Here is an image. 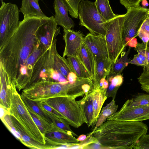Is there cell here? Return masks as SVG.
<instances>
[{"instance_id": "obj_20", "label": "cell", "mask_w": 149, "mask_h": 149, "mask_svg": "<svg viewBox=\"0 0 149 149\" xmlns=\"http://www.w3.org/2000/svg\"><path fill=\"white\" fill-rule=\"evenodd\" d=\"M92 96L94 110V123L95 125L102 108L106 100V91L99 88H93L90 91Z\"/></svg>"}, {"instance_id": "obj_4", "label": "cell", "mask_w": 149, "mask_h": 149, "mask_svg": "<svg viewBox=\"0 0 149 149\" xmlns=\"http://www.w3.org/2000/svg\"><path fill=\"white\" fill-rule=\"evenodd\" d=\"M10 98V114L20 122L33 139L41 144H46L44 135L34 122L15 85L13 87Z\"/></svg>"}, {"instance_id": "obj_3", "label": "cell", "mask_w": 149, "mask_h": 149, "mask_svg": "<svg viewBox=\"0 0 149 149\" xmlns=\"http://www.w3.org/2000/svg\"><path fill=\"white\" fill-rule=\"evenodd\" d=\"M72 87L70 83L40 81L32 84L22 90L21 95L35 102L45 101L61 96L70 97Z\"/></svg>"}, {"instance_id": "obj_40", "label": "cell", "mask_w": 149, "mask_h": 149, "mask_svg": "<svg viewBox=\"0 0 149 149\" xmlns=\"http://www.w3.org/2000/svg\"><path fill=\"white\" fill-rule=\"evenodd\" d=\"M81 0H64L66 2H69L73 6H78Z\"/></svg>"}, {"instance_id": "obj_25", "label": "cell", "mask_w": 149, "mask_h": 149, "mask_svg": "<svg viewBox=\"0 0 149 149\" xmlns=\"http://www.w3.org/2000/svg\"><path fill=\"white\" fill-rule=\"evenodd\" d=\"M131 47H129L127 51H123L120 55V57L118 58L114 63H113L109 74L113 75L121 74L124 68L129 64L130 61L128 58Z\"/></svg>"}, {"instance_id": "obj_19", "label": "cell", "mask_w": 149, "mask_h": 149, "mask_svg": "<svg viewBox=\"0 0 149 149\" xmlns=\"http://www.w3.org/2000/svg\"><path fill=\"white\" fill-rule=\"evenodd\" d=\"M113 63L109 58L100 60L96 62V73L93 81V88H99L101 79L106 78L109 74Z\"/></svg>"}, {"instance_id": "obj_22", "label": "cell", "mask_w": 149, "mask_h": 149, "mask_svg": "<svg viewBox=\"0 0 149 149\" xmlns=\"http://www.w3.org/2000/svg\"><path fill=\"white\" fill-rule=\"evenodd\" d=\"M67 59L72 71L78 77L92 79L91 76L83 62L79 58L75 56H67Z\"/></svg>"}, {"instance_id": "obj_5", "label": "cell", "mask_w": 149, "mask_h": 149, "mask_svg": "<svg viewBox=\"0 0 149 149\" xmlns=\"http://www.w3.org/2000/svg\"><path fill=\"white\" fill-rule=\"evenodd\" d=\"M68 96L55 97L44 101L61 113L69 124L78 128L87 121L79 100Z\"/></svg>"}, {"instance_id": "obj_13", "label": "cell", "mask_w": 149, "mask_h": 149, "mask_svg": "<svg viewBox=\"0 0 149 149\" xmlns=\"http://www.w3.org/2000/svg\"><path fill=\"white\" fill-rule=\"evenodd\" d=\"M54 17H49L47 21L38 28L37 33L41 43L45 47L49 48L56 37L60 34V27H58Z\"/></svg>"}, {"instance_id": "obj_37", "label": "cell", "mask_w": 149, "mask_h": 149, "mask_svg": "<svg viewBox=\"0 0 149 149\" xmlns=\"http://www.w3.org/2000/svg\"><path fill=\"white\" fill-rule=\"evenodd\" d=\"M129 64H131L139 66H143L145 68L146 65L139 57L137 54L134 56L133 58L130 60Z\"/></svg>"}, {"instance_id": "obj_23", "label": "cell", "mask_w": 149, "mask_h": 149, "mask_svg": "<svg viewBox=\"0 0 149 149\" xmlns=\"http://www.w3.org/2000/svg\"><path fill=\"white\" fill-rule=\"evenodd\" d=\"M82 105L87 121L88 127L95 126L94 123V110L91 95L89 92L84 95L79 100Z\"/></svg>"}, {"instance_id": "obj_16", "label": "cell", "mask_w": 149, "mask_h": 149, "mask_svg": "<svg viewBox=\"0 0 149 149\" xmlns=\"http://www.w3.org/2000/svg\"><path fill=\"white\" fill-rule=\"evenodd\" d=\"M0 105L9 111L11 106L10 98L13 84L7 73L0 66Z\"/></svg>"}, {"instance_id": "obj_46", "label": "cell", "mask_w": 149, "mask_h": 149, "mask_svg": "<svg viewBox=\"0 0 149 149\" xmlns=\"http://www.w3.org/2000/svg\"><path fill=\"white\" fill-rule=\"evenodd\" d=\"M148 45L149 46V41H148Z\"/></svg>"}, {"instance_id": "obj_34", "label": "cell", "mask_w": 149, "mask_h": 149, "mask_svg": "<svg viewBox=\"0 0 149 149\" xmlns=\"http://www.w3.org/2000/svg\"><path fill=\"white\" fill-rule=\"evenodd\" d=\"M98 143H99L97 139L89 133L85 140L79 143V148H87L90 145Z\"/></svg>"}, {"instance_id": "obj_42", "label": "cell", "mask_w": 149, "mask_h": 149, "mask_svg": "<svg viewBox=\"0 0 149 149\" xmlns=\"http://www.w3.org/2000/svg\"><path fill=\"white\" fill-rule=\"evenodd\" d=\"M142 7L144 8H146L149 5L147 0H143L141 1Z\"/></svg>"}, {"instance_id": "obj_17", "label": "cell", "mask_w": 149, "mask_h": 149, "mask_svg": "<svg viewBox=\"0 0 149 149\" xmlns=\"http://www.w3.org/2000/svg\"><path fill=\"white\" fill-rule=\"evenodd\" d=\"M10 116L15 127L21 137V142L22 143L26 146L31 148L50 149L47 144H41L33 139L25 130L20 122L14 116L11 115Z\"/></svg>"}, {"instance_id": "obj_6", "label": "cell", "mask_w": 149, "mask_h": 149, "mask_svg": "<svg viewBox=\"0 0 149 149\" xmlns=\"http://www.w3.org/2000/svg\"><path fill=\"white\" fill-rule=\"evenodd\" d=\"M125 14L117 15L113 19L106 22L105 36L109 58L114 63L123 51L125 45L123 37V27Z\"/></svg>"}, {"instance_id": "obj_18", "label": "cell", "mask_w": 149, "mask_h": 149, "mask_svg": "<svg viewBox=\"0 0 149 149\" xmlns=\"http://www.w3.org/2000/svg\"><path fill=\"white\" fill-rule=\"evenodd\" d=\"M20 11L23 14L24 18L47 17L43 13L36 0H22Z\"/></svg>"}, {"instance_id": "obj_44", "label": "cell", "mask_w": 149, "mask_h": 149, "mask_svg": "<svg viewBox=\"0 0 149 149\" xmlns=\"http://www.w3.org/2000/svg\"><path fill=\"white\" fill-rule=\"evenodd\" d=\"M40 0H36V1L38 3V2L39 1H40Z\"/></svg>"}, {"instance_id": "obj_45", "label": "cell", "mask_w": 149, "mask_h": 149, "mask_svg": "<svg viewBox=\"0 0 149 149\" xmlns=\"http://www.w3.org/2000/svg\"><path fill=\"white\" fill-rule=\"evenodd\" d=\"M148 16L149 17V8L148 10Z\"/></svg>"}, {"instance_id": "obj_1", "label": "cell", "mask_w": 149, "mask_h": 149, "mask_svg": "<svg viewBox=\"0 0 149 149\" xmlns=\"http://www.w3.org/2000/svg\"><path fill=\"white\" fill-rule=\"evenodd\" d=\"M47 19L24 18L13 35L0 47V66L19 91L28 85L36 65L49 49L42 45L37 33L39 27Z\"/></svg>"}, {"instance_id": "obj_36", "label": "cell", "mask_w": 149, "mask_h": 149, "mask_svg": "<svg viewBox=\"0 0 149 149\" xmlns=\"http://www.w3.org/2000/svg\"><path fill=\"white\" fill-rule=\"evenodd\" d=\"M143 0H119L120 3L127 9L139 6Z\"/></svg>"}, {"instance_id": "obj_9", "label": "cell", "mask_w": 149, "mask_h": 149, "mask_svg": "<svg viewBox=\"0 0 149 149\" xmlns=\"http://www.w3.org/2000/svg\"><path fill=\"white\" fill-rule=\"evenodd\" d=\"M20 10L15 4L1 3L0 8V45L2 46L18 27Z\"/></svg>"}, {"instance_id": "obj_35", "label": "cell", "mask_w": 149, "mask_h": 149, "mask_svg": "<svg viewBox=\"0 0 149 149\" xmlns=\"http://www.w3.org/2000/svg\"><path fill=\"white\" fill-rule=\"evenodd\" d=\"M109 86L107 89L106 95L107 98L110 97L115 98L118 91L120 87L112 82L108 81Z\"/></svg>"}, {"instance_id": "obj_15", "label": "cell", "mask_w": 149, "mask_h": 149, "mask_svg": "<svg viewBox=\"0 0 149 149\" xmlns=\"http://www.w3.org/2000/svg\"><path fill=\"white\" fill-rule=\"evenodd\" d=\"M54 7L55 11L54 18L57 24L63 29H71L75 25L73 21L68 14V8L64 0H54Z\"/></svg>"}, {"instance_id": "obj_8", "label": "cell", "mask_w": 149, "mask_h": 149, "mask_svg": "<svg viewBox=\"0 0 149 149\" xmlns=\"http://www.w3.org/2000/svg\"><path fill=\"white\" fill-rule=\"evenodd\" d=\"M78 11L79 25L86 27L93 34L105 36V22L99 13L95 2L81 0Z\"/></svg>"}, {"instance_id": "obj_33", "label": "cell", "mask_w": 149, "mask_h": 149, "mask_svg": "<svg viewBox=\"0 0 149 149\" xmlns=\"http://www.w3.org/2000/svg\"><path fill=\"white\" fill-rule=\"evenodd\" d=\"M134 49L135 50H140L144 53L146 58L147 63L146 67L144 69L149 71V46L148 44H145L143 42L142 43H138Z\"/></svg>"}, {"instance_id": "obj_43", "label": "cell", "mask_w": 149, "mask_h": 149, "mask_svg": "<svg viewBox=\"0 0 149 149\" xmlns=\"http://www.w3.org/2000/svg\"><path fill=\"white\" fill-rule=\"evenodd\" d=\"M1 0V3L4 2L3 0Z\"/></svg>"}, {"instance_id": "obj_26", "label": "cell", "mask_w": 149, "mask_h": 149, "mask_svg": "<svg viewBox=\"0 0 149 149\" xmlns=\"http://www.w3.org/2000/svg\"><path fill=\"white\" fill-rule=\"evenodd\" d=\"M21 97L26 107L40 119L53 125L49 116L44 112L36 102L30 100L21 95Z\"/></svg>"}, {"instance_id": "obj_27", "label": "cell", "mask_w": 149, "mask_h": 149, "mask_svg": "<svg viewBox=\"0 0 149 149\" xmlns=\"http://www.w3.org/2000/svg\"><path fill=\"white\" fill-rule=\"evenodd\" d=\"M95 3L99 13L105 22L117 16L112 10L109 0H96Z\"/></svg>"}, {"instance_id": "obj_31", "label": "cell", "mask_w": 149, "mask_h": 149, "mask_svg": "<svg viewBox=\"0 0 149 149\" xmlns=\"http://www.w3.org/2000/svg\"><path fill=\"white\" fill-rule=\"evenodd\" d=\"M1 120L9 130L21 142V137L13 125L10 113H6Z\"/></svg>"}, {"instance_id": "obj_39", "label": "cell", "mask_w": 149, "mask_h": 149, "mask_svg": "<svg viewBox=\"0 0 149 149\" xmlns=\"http://www.w3.org/2000/svg\"><path fill=\"white\" fill-rule=\"evenodd\" d=\"M9 112L6 110L3 106L0 105V118L2 119L5 114Z\"/></svg>"}, {"instance_id": "obj_12", "label": "cell", "mask_w": 149, "mask_h": 149, "mask_svg": "<svg viewBox=\"0 0 149 149\" xmlns=\"http://www.w3.org/2000/svg\"><path fill=\"white\" fill-rule=\"evenodd\" d=\"M63 37L65 47L63 56H74L82 61L81 49L84 42V37L82 33L80 31L71 29H63Z\"/></svg>"}, {"instance_id": "obj_14", "label": "cell", "mask_w": 149, "mask_h": 149, "mask_svg": "<svg viewBox=\"0 0 149 149\" xmlns=\"http://www.w3.org/2000/svg\"><path fill=\"white\" fill-rule=\"evenodd\" d=\"M84 41L92 52L96 62L102 59L109 58L105 36L90 33L84 37Z\"/></svg>"}, {"instance_id": "obj_7", "label": "cell", "mask_w": 149, "mask_h": 149, "mask_svg": "<svg viewBox=\"0 0 149 149\" xmlns=\"http://www.w3.org/2000/svg\"><path fill=\"white\" fill-rule=\"evenodd\" d=\"M149 9L139 6L127 9L123 27V37L125 45L135 48L138 43L136 38L141 25L148 16Z\"/></svg>"}, {"instance_id": "obj_32", "label": "cell", "mask_w": 149, "mask_h": 149, "mask_svg": "<svg viewBox=\"0 0 149 149\" xmlns=\"http://www.w3.org/2000/svg\"><path fill=\"white\" fill-rule=\"evenodd\" d=\"M134 149H149V134L142 136L134 147Z\"/></svg>"}, {"instance_id": "obj_10", "label": "cell", "mask_w": 149, "mask_h": 149, "mask_svg": "<svg viewBox=\"0 0 149 149\" xmlns=\"http://www.w3.org/2000/svg\"><path fill=\"white\" fill-rule=\"evenodd\" d=\"M46 144L50 149L60 147L72 148L75 146H79V141L73 135L57 128L54 127L51 131L45 134Z\"/></svg>"}, {"instance_id": "obj_11", "label": "cell", "mask_w": 149, "mask_h": 149, "mask_svg": "<svg viewBox=\"0 0 149 149\" xmlns=\"http://www.w3.org/2000/svg\"><path fill=\"white\" fill-rule=\"evenodd\" d=\"M149 119V104L131 107L123 105L120 109L109 117L107 120L141 122Z\"/></svg>"}, {"instance_id": "obj_21", "label": "cell", "mask_w": 149, "mask_h": 149, "mask_svg": "<svg viewBox=\"0 0 149 149\" xmlns=\"http://www.w3.org/2000/svg\"><path fill=\"white\" fill-rule=\"evenodd\" d=\"M81 56L83 62L93 81L95 75L96 61L92 52L85 42L81 48Z\"/></svg>"}, {"instance_id": "obj_2", "label": "cell", "mask_w": 149, "mask_h": 149, "mask_svg": "<svg viewBox=\"0 0 149 149\" xmlns=\"http://www.w3.org/2000/svg\"><path fill=\"white\" fill-rule=\"evenodd\" d=\"M148 130L147 125L142 122L111 120L89 134L103 148L132 149Z\"/></svg>"}, {"instance_id": "obj_29", "label": "cell", "mask_w": 149, "mask_h": 149, "mask_svg": "<svg viewBox=\"0 0 149 149\" xmlns=\"http://www.w3.org/2000/svg\"><path fill=\"white\" fill-rule=\"evenodd\" d=\"M42 111L48 115L54 126L63 130L74 136H78L71 129L70 125L65 119L58 118L47 111Z\"/></svg>"}, {"instance_id": "obj_24", "label": "cell", "mask_w": 149, "mask_h": 149, "mask_svg": "<svg viewBox=\"0 0 149 149\" xmlns=\"http://www.w3.org/2000/svg\"><path fill=\"white\" fill-rule=\"evenodd\" d=\"M115 99V98H112L111 101L102 109L93 130L100 126L107 120L108 118L116 112L118 106L116 104Z\"/></svg>"}, {"instance_id": "obj_41", "label": "cell", "mask_w": 149, "mask_h": 149, "mask_svg": "<svg viewBox=\"0 0 149 149\" xmlns=\"http://www.w3.org/2000/svg\"><path fill=\"white\" fill-rule=\"evenodd\" d=\"M86 135L81 134L78 137L77 139L79 141H82L85 140L86 139Z\"/></svg>"}, {"instance_id": "obj_30", "label": "cell", "mask_w": 149, "mask_h": 149, "mask_svg": "<svg viewBox=\"0 0 149 149\" xmlns=\"http://www.w3.org/2000/svg\"><path fill=\"white\" fill-rule=\"evenodd\" d=\"M138 36L142 42L147 45L149 41V17L148 16L140 27L138 33Z\"/></svg>"}, {"instance_id": "obj_38", "label": "cell", "mask_w": 149, "mask_h": 149, "mask_svg": "<svg viewBox=\"0 0 149 149\" xmlns=\"http://www.w3.org/2000/svg\"><path fill=\"white\" fill-rule=\"evenodd\" d=\"M78 77L74 72H72L69 74L67 77V79L69 83L72 84L76 82Z\"/></svg>"}, {"instance_id": "obj_28", "label": "cell", "mask_w": 149, "mask_h": 149, "mask_svg": "<svg viewBox=\"0 0 149 149\" xmlns=\"http://www.w3.org/2000/svg\"><path fill=\"white\" fill-rule=\"evenodd\" d=\"M149 104V93H139L127 100L124 105L131 107Z\"/></svg>"}]
</instances>
